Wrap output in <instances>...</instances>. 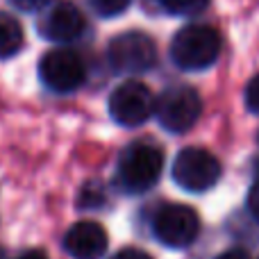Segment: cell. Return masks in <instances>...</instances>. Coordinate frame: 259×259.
<instances>
[{"instance_id": "6", "label": "cell", "mask_w": 259, "mask_h": 259, "mask_svg": "<svg viewBox=\"0 0 259 259\" xmlns=\"http://www.w3.org/2000/svg\"><path fill=\"white\" fill-rule=\"evenodd\" d=\"M107 62L112 71L123 75L148 73L157 64V46L146 32H123L109 41Z\"/></svg>"}, {"instance_id": "11", "label": "cell", "mask_w": 259, "mask_h": 259, "mask_svg": "<svg viewBox=\"0 0 259 259\" xmlns=\"http://www.w3.org/2000/svg\"><path fill=\"white\" fill-rule=\"evenodd\" d=\"M23 48V27L14 16L0 12V59H9Z\"/></svg>"}, {"instance_id": "19", "label": "cell", "mask_w": 259, "mask_h": 259, "mask_svg": "<svg viewBox=\"0 0 259 259\" xmlns=\"http://www.w3.org/2000/svg\"><path fill=\"white\" fill-rule=\"evenodd\" d=\"M16 259H48V257H46V252H41V250H25Z\"/></svg>"}, {"instance_id": "17", "label": "cell", "mask_w": 259, "mask_h": 259, "mask_svg": "<svg viewBox=\"0 0 259 259\" xmlns=\"http://www.w3.org/2000/svg\"><path fill=\"white\" fill-rule=\"evenodd\" d=\"M109 259H152V257L146 250H141V248H123V250H118L116 255Z\"/></svg>"}, {"instance_id": "14", "label": "cell", "mask_w": 259, "mask_h": 259, "mask_svg": "<svg viewBox=\"0 0 259 259\" xmlns=\"http://www.w3.org/2000/svg\"><path fill=\"white\" fill-rule=\"evenodd\" d=\"M243 100H246V107L252 114H259V73L248 82L246 91H243Z\"/></svg>"}, {"instance_id": "2", "label": "cell", "mask_w": 259, "mask_h": 259, "mask_svg": "<svg viewBox=\"0 0 259 259\" xmlns=\"http://www.w3.org/2000/svg\"><path fill=\"white\" fill-rule=\"evenodd\" d=\"M223 41L216 27L193 23L187 25L170 41V59L182 71H205L219 59Z\"/></svg>"}, {"instance_id": "21", "label": "cell", "mask_w": 259, "mask_h": 259, "mask_svg": "<svg viewBox=\"0 0 259 259\" xmlns=\"http://www.w3.org/2000/svg\"><path fill=\"white\" fill-rule=\"evenodd\" d=\"M257 141H259V134H257Z\"/></svg>"}, {"instance_id": "10", "label": "cell", "mask_w": 259, "mask_h": 259, "mask_svg": "<svg viewBox=\"0 0 259 259\" xmlns=\"http://www.w3.org/2000/svg\"><path fill=\"white\" fill-rule=\"evenodd\" d=\"M107 232L100 223L80 221L64 234V250L73 259H100L107 252Z\"/></svg>"}, {"instance_id": "4", "label": "cell", "mask_w": 259, "mask_h": 259, "mask_svg": "<svg viewBox=\"0 0 259 259\" xmlns=\"http://www.w3.org/2000/svg\"><path fill=\"white\" fill-rule=\"evenodd\" d=\"M221 161L205 148H184L170 166L173 182L189 193H202L216 187L221 180Z\"/></svg>"}, {"instance_id": "5", "label": "cell", "mask_w": 259, "mask_h": 259, "mask_svg": "<svg viewBox=\"0 0 259 259\" xmlns=\"http://www.w3.org/2000/svg\"><path fill=\"white\" fill-rule=\"evenodd\" d=\"M200 234V219L189 205H161L152 216V237L166 248H189Z\"/></svg>"}, {"instance_id": "12", "label": "cell", "mask_w": 259, "mask_h": 259, "mask_svg": "<svg viewBox=\"0 0 259 259\" xmlns=\"http://www.w3.org/2000/svg\"><path fill=\"white\" fill-rule=\"evenodd\" d=\"M157 3L173 16H196L209 5V0H157Z\"/></svg>"}, {"instance_id": "3", "label": "cell", "mask_w": 259, "mask_h": 259, "mask_svg": "<svg viewBox=\"0 0 259 259\" xmlns=\"http://www.w3.org/2000/svg\"><path fill=\"white\" fill-rule=\"evenodd\" d=\"M200 114V94L189 84H173L155 98V116L159 125L170 134L189 132L198 123Z\"/></svg>"}, {"instance_id": "13", "label": "cell", "mask_w": 259, "mask_h": 259, "mask_svg": "<svg viewBox=\"0 0 259 259\" xmlns=\"http://www.w3.org/2000/svg\"><path fill=\"white\" fill-rule=\"evenodd\" d=\"M89 5L98 16L112 18V16H118V14L125 12L130 5H132V0H89Z\"/></svg>"}, {"instance_id": "15", "label": "cell", "mask_w": 259, "mask_h": 259, "mask_svg": "<svg viewBox=\"0 0 259 259\" xmlns=\"http://www.w3.org/2000/svg\"><path fill=\"white\" fill-rule=\"evenodd\" d=\"M14 7H18L21 12H41L50 5V0H9Z\"/></svg>"}, {"instance_id": "9", "label": "cell", "mask_w": 259, "mask_h": 259, "mask_svg": "<svg viewBox=\"0 0 259 259\" xmlns=\"http://www.w3.org/2000/svg\"><path fill=\"white\" fill-rule=\"evenodd\" d=\"M39 34L46 41L53 44H73L77 41L87 30V18L80 12L77 5L71 0H59L55 5H48L46 12L41 14L39 23Z\"/></svg>"}, {"instance_id": "16", "label": "cell", "mask_w": 259, "mask_h": 259, "mask_svg": "<svg viewBox=\"0 0 259 259\" xmlns=\"http://www.w3.org/2000/svg\"><path fill=\"white\" fill-rule=\"evenodd\" d=\"M246 205H248V211L252 214V219L259 221V180L250 187V191H248Z\"/></svg>"}, {"instance_id": "18", "label": "cell", "mask_w": 259, "mask_h": 259, "mask_svg": "<svg viewBox=\"0 0 259 259\" xmlns=\"http://www.w3.org/2000/svg\"><path fill=\"white\" fill-rule=\"evenodd\" d=\"M216 259H250V255H248L243 248H230V250L221 252Z\"/></svg>"}, {"instance_id": "1", "label": "cell", "mask_w": 259, "mask_h": 259, "mask_svg": "<svg viewBox=\"0 0 259 259\" xmlns=\"http://www.w3.org/2000/svg\"><path fill=\"white\" fill-rule=\"evenodd\" d=\"M164 170V152L146 141L130 143L116 161V187L127 196H141L157 184Z\"/></svg>"}, {"instance_id": "20", "label": "cell", "mask_w": 259, "mask_h": 259, "mask_svg": "<svg viewBox=\"0 0 259 259\" xmlns=\"http://www.w3.org/2000/svg\"><path fill=\"white\" fill-rule=\"evenodd\" d=\"M0 259H7V255H5V250L0 248Z\"/></svg>"}, {"instance_id": "8", "label": "cell", "mask_w": 259, "mask_h": 259, "mask_svg": "<svg viewBox=\"0 0 259 259\" xmlns=\"http://www.w3.org/2000/svg\"><path fill=\"white\" fill-rule=\"evenodd\" d=\"M155 114L152 91L143 82L127 80L109 96V116L123 127H139Z\"/></svg>"}, {"instance_id": "7", "label": "cell", "mask_w": 259, "mask_h": 259, "mask_svg": "<svg viewBox=\"0 0 259 259\" xmlns=\"http://www.w3.org/2000/svg\"><path fill=\"white\" fill-rule=\"evenodd\" d=\"M39 80L55 94H73L87 80V64L75 50L55 48L41 57Z\"/></svg>"}]
</instances>
